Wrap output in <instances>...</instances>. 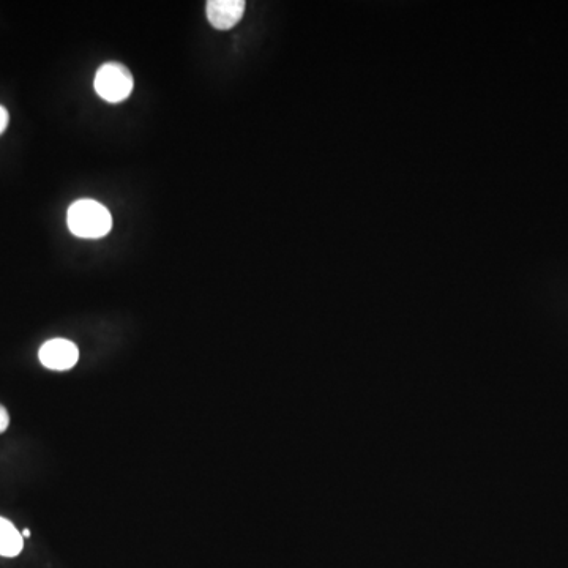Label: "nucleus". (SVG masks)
I'll use <instances>...</instances> for the list:
<instances>
[{"label": "nucleus", "mask_w": 568, "mask_h": 568, "mask_svg": "<svg viewBox=\"0 0 568 568\" xmlns=\"http://www.w3.org/2000/svg\"><path fill=\"white\" fill-rule=\"evenodd\" d=\"M67 223L70 231L81 239H100L113 229L111 213L94 199H81L71 204Z\"/></svg>", "instance_id": "nucleus-1"}, {"label": "nucleus", "mask_w": 568, "mask_h": 568, "mask_svg": "<svg viewBox=\"0 0 568 568\" xmlns=\"http://www.w3.org/2000/svg\"><path fill=\"white\" fill-rule=\"evenodd\" d=\"M133 86H135L133 76L124 65H103L95 76V90L108 103H120V101L127 100Z\"/></svg>", "instance_id": "nucleus-2"}, {"label": "nucleus", "mask_w": 568, "mask_h": 568, "mask_svg": "<svg viewBox=\"0 0 568 568\" xmlns=\"http://www.w3.org/2000/svg\"><path fill=\"white\" fill-rule=\"evenodd\" d=\"M38 359L43 367L53 371H68L75 367L79 360V349L75 343L64 338H54L46 341L40 351Z\"/></svg>", "instance_id": "nucleus-3"}, {"label": "nucleus", "mask_w": 568, "mask_h": 568, "mask_svg": "<svg viewBox=\"0 0 568 568\" xmlns=\"http://www.w3.org/2000/svg\"><path fill=\"white\" fill-rule=\"evenodd\" d=\"M206 12L209 23L215 29L229 30L242 19L245 2L243 0H209Z\"/></svg>", "instance_id": "nucleus-4"}, {"label": "nucleus", "mask_w": 568, "mask_h": 568, "mask_svg": "<svg viewBox=\"0 0 568 568\" xmlns=\"http://www.w3.org/2000/svg\"><path fill=\"white\" fill-rule=\"evenodd\" d=\"M23 534L10 521L0 516V556L15 557L23 551Z\"/></svg>", "instance_id": "nucleus-5"}, {"label": "nucleus", "mask_w": 568, "mask_h": 568, "mask_svg": "<svg viewBox=\"0 0 568 568\" xmlns=\"http://www.w3.org/2000/svg\"><path fill=\"white\" fill-rule=\"evenodd\" d=\"M8 425H10V415H8L7 409L0 404V434L7 431Z\"/></svg>", "instance_id": "nucleus-6"}, {"label": "nucleus", "mask_w": 568, "mask_h": 568, "mask_svg": "<svg viewBox=\"0 0 568 568\" xmlns=\"http://www.w3.org/2000/svg\"><path fill=\"white\" fill-rule=\"evenodd\" d=\"M8 125V113L4 106H0V135L4 133Z\"/></svg>", "instance_id": "nucleus-7"}, {"label": "nucleus", "mask_w": 568, "mask_h": 568, "mask_svg": "<svg viewBox=\"0 0 568 568\" xmlns=\"http://www.w3.org/2000/svg\"><path fill=\"white\" fill-rule=\"evenodd\" d=\"M23 537H24V539H29V537H30V531H29V529H24V531H23Z\"/></svg>", "instance_id": "nucleus-8"}]
</instances>
